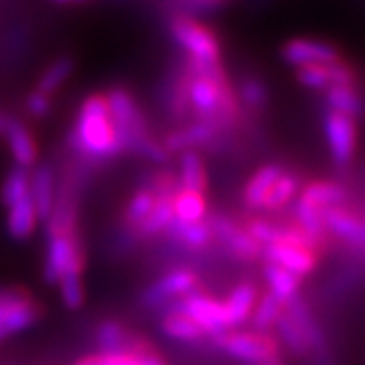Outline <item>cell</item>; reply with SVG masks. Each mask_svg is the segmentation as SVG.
Returning <instances> with one entry per match:
<instances>
[{
    "instance_id": "cell-3",
    "label": "cell",
    "mask_w": 365,
    "mask_h": 365,
    "mask_svg": "<svg viewBox=\"0 0 365 365\" xmlns=\"http://www.w3.org/2000/svg\"><path fill=\"white\" fill-rule=\"evenodd\" d=\"M41 317V307L23 288L0 290V341L33 327Z\"/></svg>"
},
{
    "instance_id": "cell-4",
    "label": "cell",
    "mask_w": 365,
    "mask_h": 365,
    "mask_svg": "<svg viewBox=\"0 0 365 365\" xmlns=\"http://www.w3.org/2000/svg\"><path fill=\"white\" fill-rule=\"evenodd\" d=\"M173 39L182 51L189 55V61L199 63H220V43L215 35L189 16H177L170 23Z\"/></svg>"
},
{
    "instance_id": "cell-2",
    "label": "cell",
    "mask_w": 365,
    "mask_h": 365,
    "mask_svg": "<svg viewBox=\"0 0 365 365\" xmlns=\"http://www.w3.org/2000/svg\"><path fill=\"white\" fill-rule=\"evenodd\" d=\"M106 104H108V112L112 118L122 153L124 150L134 153L138 148V144L144 143L146 138H150L146 132L143 114H140L138 106L128 91L122 90V88L112 90L106 96Z\"/></svg>"
},
{
    "instance_id": "cell-37",
    "label": "cell",
    "mask_w": 365,
    "mask_h": 365,
    "mask_svg": "<svg viewBox=\"0 0 365 365\" xmlns=\"http://www.w3.org/2000/svg\"><path fill=\"white\" fill-rule=\"evenodd\" d=\"M297 78L311 90H329L333 86L331 66H309L297 69Z\"/></svg>"
},
{
    "instance_id": "cell-22",
    "label": "cell",
    "mask_w": 365,
    "mask_h": 365,
    "mask_svg": "<svg viewBox=\"0 0 365 365\" xmlns=\"http://www.w3.org/2000/svg\"><path fill=\"white\" fill-rule=\"evenodd\" d=\"M173 203V222L177 223H199L205 220L207 205H205V197L201 193H191V191H175V195L170 199Z\"/></svg>"
},
{
    "instance_id": "cell-10",
    "label": "cell",
    "mask_w": 365,
    "mask_h": 365,
    "mask_svg": "<svg viewBox=\"0 0 365 365\" xmlns=\"http://www.w3.org/2000/svg\"><path fill=\"white\" fill-rule=\"evenodd\" d=\"M268 264H274L282 270H287L297 278L311 274L317 266V254L311 248L294 246V244H272L264 246L260 252Z\"/></svg>"
},
{
    "instance_id": "cell-13",
    "label": "cell",
    "mask_w": 365,
    "mask_h": 365,
    "mask_svg": "<svg viewBox=\"0 0 365 365\" xmlns=\"http://www.w3.org/2000/svg\"><path fill=\"white\" fill-rule=\"evenodd\" d=\"M321 220L325 232L335 235L343 244L355 250L364 248L365 230L359 215H355L345 207H331L321 211Z\"/></svg>"
},
{
    "instance_id": "cell-23",
    "label": "cell",
    "mask_w": 365,
    "mask_h": 365,
    "mask_svg": "<svg viewBox=\"0 0 365 365\" xmlns=\"http://www.w3.org/2000/svg\"><path fill=\"white\" fill-rule=\"evenodd\" d=\"M181 189L191 191V193H201L205 191V165L203 158L197 150H185L181 153Z\"/></svg>"
},
{
    "instance_id": "cell-25",
    "label": "cell",
    "mask_w": 365,
    "mask_h": 365,
    "mask_svg": "<svg viewBox=\"0 0 365 365\" xmlns=\"http://www.w3.org/2000/svg\"><path fill=\"white\" fill-rule=\"evenodd\" d=\"M264 278H266V282L270 287V294L282 300L284 304H287L288 300L294 299V297H299V278L287 272V270H282V268L266 262Z\"/></svg>"
},
{
    "instance_id": "cell-15",
    "label": "cell",
    "mask_w": 365,
    "mask_h": 365,
    "mask_svg": "<svg viewBox=\"0 0 365 365\" xmlns=\"http://www.w3.org/2000/svg\"><path fill=\"white\" fill-rule=\"evenodd\" d=\"M29 197L37 213V220L49 222L55 211V173L51 165H41L31 175L29 181Z\"/></svg>"
},
{
    "instance_id": "cell-27",
    "label": "cell",
    "mask_w": 365,
    "mask_h": 365,
    "mask_svg": "<svg viewBox=\"0 0 365 365\" xmlns=\"http://www.w3.org/2000/svg\"><path fill=\"white\" fill-rule=\"evenodd\" d=\"M160 329H163V333L167 337L175 341H182V343H193V341H199L203 337L201 329L191 319H187L181 313H175V311H169L165 314Z\"/></svg>"
},
{
    "instance_id": "cell-40",
    "label": "cell",
    "mask_w": 365,
    "mask_h": 365,
    "mask_svg": "<svg viewBox=\"0 0 365 365\" xmlns=\"http://www.w3.org/2000/svg\"><path fill=\"white\" fill-rule=\"evenodd\" d=\"M11 118H13V116H9V114L0 112V136H4V132H6V126H9Z\"/></svg>"
},
{
    "instance_id": "cell-12",
    "label": "cell",
    "mask_w": 365,
    "mask_h": 365,
    "mask_svg": "<svg viewBox=\"0 0 365 365\" xmlns=\"http://www.w3.org/2000/svg\"><path fill=\"white\" fill-rule=\"evenodd\" d=\"M211 235L220 237L223 244L230 248V252L234 254L237 260H256L260 256L262 246L256 244L252 237L248 235L246 230L237 227L230 217H223V215H213L207 222Z\"/></svg>"
},
{
    "instance_id": "cell-20",
    "label": "cell",
    "mask_w": 365,
    "mask_h": 365,
    "mask_svg": "<svg viewBox=\"0 0 365 365\" xmlns=\"http://www.w3.org/2000/svg\"><path fill=\"white\" fill-rule=\"evenodd\" d=\"M299 199H302L304 203L313 205L314 209L323 211V209L331 207H343L347 201V189L333 181H317L309 182Z\"/></svg>"
},
{
    "instance_id": "cell-33",
    "label": "cell",
    "mask_w": 365,
    "mask_h": 365,
    "mask_svg": "<svg viewBox=\"0 0 365 365\" xmlns=\"http://www.w3.org/2000/svg\"><path fill=\"white\" fill-rule=\"evenodd\" d=\"M76 365H165L158 359L155 353L146 351L140 355H104V353H98V355H90V357H83L79 359Z\"/></svg>"
},
{
    "instance_id": "cell-24",
    "label": "cell",
    "mask_w": 365,
    "mask_h": 365,
    "mask_svg": "<svg viewBox=\"0 0 365 365\" xmlns=\"http://www.w3.org/2000/svg\"><path fill=\"white\" fill-rule=\"evenodd\" d=\"M329 112L355 120L361 116V100L355 91V86H333L327 90Z\"/></svg>"
},
{
    "instance_id": "cell-17",
    "label": "cell",
    "mask_w": 365,
    "mask_h": 365,
    "mask_svg": "<svg viewBox=\"0 0 365 365\" xmlns=\"http://www.w3.org/2000/svg\"><path fill=\"white\" fill-rule=\"evenodd\" d=\"M220 130L217 124L207 122V120H199L195 124L181 128V130L173 132L167 136L165 150L167 153H185V150H193L195 146L211 143L215 138V134Z\"/></svg>"
},
{
    "instance_id": "cell-7",
    "label": "cell",
    "mask_w": 365,
    "mask_h": 365,
    "mask_svg": "<svg viewBox=\"0 0 365 365\" xmlns=\"http://www.w3.org/2000/svg\"><path fill=\"white\" fill-rule=\"evenodd\" d=\"M81 250L73 237V232H49L47 258L43 276L49 284H55L61 276L71 270H81Z\"/></svg>"
},
{
    "instance_id": "cell-35",
    "label": "cell",
    "mask_w": 365,
    "mask_h": 365,
    "mask_svg": "<svg viewBox=\"0 0 365 365\" xmlns=\"http://www.w3.org/2000/svg\"><path fill=\"white\" fill-rule=\"evenodd\" d=\"M276 329H278V333H280V339L284 341V345H287L290 351L294 353V355H307V353L311 351L309 349V343H307V337H304V333L300 331V327L290 319L287 314V311L282 313V317L276 321Z\"/></svg>"
},
{
    "instance_id": "cell-1",
    "label": "cell",
    "mask_w": 365,
    "mask_h": 365,
    "mask_svg": "<svg viewBox=\"0 0 365 365\" xmlns=\"http://www.w3.org/2000/svg\"><path fill=\"white\" fill-rule=\"evenodd\" d=\"M71 146L76 153L91 160H108L122 155L116 130L108 112L106 96L96 93L81 104L78 122L71 132Z\"/></svg>"
},
{
    "instance_id": "cell-26",
    "label": "cell",
    "mask_w": 365,
    "mask_h": 365,
    "mask_svg": "<svg viewBox=\"0 0 365 365\" xmlns=\"http://www.w3.org/2000/svg\"><path fill=\"white\" fill-rule=\"evenodd\" d=\"M169 235H173V240H177L181 246L191 250H201L209 246L211 242V230L205 222L199 223H177L173 222L169 225Z\"/></svg>"
},
{
    "instance_id": "cell-28",
    "label": "cell",
    "mask_w": 365,
    "mask_h": 365,
    "mask_svg": "<svg viewBox=\"0 0 365 365\" xmlns=\"http://www.w3.org/2000/svg\"><path fill=\"white\" fill-rule=\"evenodd\" d=\"M29 181H31V175L29 170L21 169V167H13V169L6 173L2 187H0V201L4 207H11L16 201L25 199L29 195Z\"/></svg>"
},
{
    "instance_id": "cell-41",
    "label": "cell",
    "mask_w": 365,
    "mask_h": 365,
    "mask_svg": "<svg viewBox=\"0 0 365 365\" xmlns=\"http://www.w3.org/2000/svg\"><path fill=\"white\" fill-rule=\"evenodd\" d=\"M61 2H66V0H61Z\"/></svg>"
},
{
    "instance_id": "cell-32",
    "label": "cell",
    "mask_w": 365,
    "mask_h": 365,
    "mask_svg": "<svg viewBox=\"0 0 365 365\" xmlns=\"http://www.w3.org/2000/svg\"><path fill=\"white\" fill-rule=\"evenodd\" d=\"M71 73H73V61L69 57H61V59L53 61L51 66L43 71L39 83H37V91L51 96L53 91H57L66 83Z\"/></svg>"
},
{
    "instance_id": "cell-14",
    "label": "cell",
    "mask_w": 365,
    "mask_h": 365,
    "mask_svg": "<svg viewBox=\"0 0 365 365\" xmlns=\"http://www.w3.org/2000/svg\"><path fill=\"white\" fill-rule=\"evenodd\" d=\"M96 341H98L100 353H104V355H124V353L140 355V353L148 351L140 341L130 337V333L118 321H104L98 327Z\"/></svg>"
},
{
    "instance_id": "cell-9",
    "label": "cell",
    "mask_w": 365,
    "mask_h": 365,
    "mask_svg": "<svg viewBox=\"0 0 365 365\" xmlns=\"http://www.w3.org/2000/svg\"><path fill=\"white\" fill-rule=\"evenodd\" d=\"M195 284L197 278L191 270H182V268L181 270H173V272L165 274L155 284L146 288L140 300L148 309H160V307H167L175 299H181L185 294L193 292Z\"/></svg>"
},
{
    "instance_id": "cell-11",
    "label": "cell",
    "mask_w": 365,
    "mask_h": 365,
    "mask_svg": "<svg viewBox=\"0 0 365 365\" xmlns=\"http://www.w3.org/2000/svg\"><path fill=\"white\" fill-rule=\"evenodd\" d=\"M284 61L299 67L309 66H333L339 61V53L333 45L313 39H292L282 47Z\"/></svg>"
},
{
    "instance_id": "cell-30",
    "label": "cell",
    "mask_w": 365,
    "mask_h": 365,
    "mask_svg": "<svg viewBox=\"0 0 365 365\" xmlns=\"http://www.w3.org/2000/svg\"><path fill=\"white\" fill-rule=\"evenodd\" d=\"M155 203H157V195H155V191L150 189V187H144V189H138L132 199L128 201V205H126V213H124V222L128 227L132 230H138L140 227V223L148 217V213L153 211L155 207Z\"/></svg>"
},
{
    "instance_id": "cell-6",
    "label": "cell",
    "mask_w": 365,
    "mask_h": 365,
    "mask_svg": "<svg viewBox=\"0 0 365 365\" xmlns=\"http://www.w3.org/2000/svg\"><path fill=\"white\" fill-rule=\"evenodd\" d=\"M170 311L185 314L187 319H191L201 333L211 335V337H222L223 333H227V323H225V314L220 300L211 299L207 294L201 292H189L181 299L170 302Z\"/></svg>"
},
{
    "instance_id": "cell-19",
    "label": "cell",
    "mask_w": 365,
    "mask_h": 365,
    "mask_svg": "<svg viewBox=\"0 0 365 365\" xmlns=\"http://www.w3.org/2000/svg\"><path fill=\"white\" fill-rule=\"evenodd\" d=\"M284 175V170L280 165H266L258 169L250 181L246 182V189H244V203L250 209H264L266 203V197L270 193V189L274 187V182L278 181L280 177Z\"/></svg>"
},
{
    "instance_id": "cell-29",
    "label": "cell",
    "mask_w": 365,
    "mask_h": 365,
    "mask_svg": "<svg viewBox=\"0 0 365 365\" xmlns=\"http://www.w3.org/2000/svg\"><path fill=\"white\" fill-rule=\"evenodd\" d=\"M284 302L280 299H276L274 294H264L258 302H256V307H254V311H252V325L254 329L262 333V331H266V329H270V327L276 325V321L282 317L284 313Z\"/></svg>"
},
{
    "instance_id": "cell-36",
    "label": "cell",
    "mask_w": 365,
    "mask_h": 365,
    "mask_svg": "<svg viewBox=\"0 0 365 365\" xmlns=\"http://www.w3.org/2000/svg\"><path fill=\"white\" fill-rule=\"evenodd\" d=\"M59 290H61V299L69 311H78L83 304V284H81V270H71L66 272L59 280Z\"/></svg>"
},
{
    "instance_id": "cell-39",
    "label": "cell",
    "mask_w": 365,
    "mask_h": 365,
    "mask_svg": "<svg viewBox=\"0 0 365 365\" xmlns=\"http://www.w3.org/2000/svg\"><path fill=\"white\" fill-rule=\"evenodd\" d=\"M26 110H29V114L35 118H45L49 112H51V100H49V96H45V93H41V91H33V93H29V98H26Z\"/></svg>"
},
{
    "instance_id": "cell-18",
    "label": "cell",
    "mask_w": 365,
    "mask_h": 365,
    "mask_svg": "<svg viewBox=\"0 0 365 365\" xmlns=\"http://www.w3.org/2000/svg\"><path fill=\"white\" fill-rule=\"evenodd\" d=\"M258 302V290L252 282H242L230 292V297L223 300V314H225V323L227 327H235L246 323L252 311Z\"/></svg>"
},
{
    "instance_id": "cell-5",
    "label": "cell",
    "mask_w": 365,
    "mask_h": 365,
    "mask_svg": "<svg viewBox=\"0 0 365 365\" xmlns=\"http://www.w3.org/2000/svg\"><path fill=\"white\" fill-rule=\"evenodd\" d=\"M217 345L237 361L252 365H278V345L264 333H223Z\"/></svg>"
},
{
    "instance_id": "cell-21",
    "label": "cell",
    "mask_w": 365,
    "mask_h": 365,
    "mask_svg": "<svg viewBox=\"0 0 365 365\" xmlns=\"http://www.w3.org/2000/svg\"><path fill=\"white\" fill-rule=\"evenodd\" d=\"M9 213H6V232L13 240H26L29 235L35 232L37 225V213L33 207L31 197L26 195L25 199L16 201L14 205H11Z\"/></svg>"
},
{
    "instance_id": "cell-38",
    "label": "cell",
    "mask_w": 365,
    "mask_h": 365,
    "mask_svg": "<svg viewBox=\"0 0 365 365\" xmlns=\"http://www.w3.org/2000/svg\"><path fill=\"white\" fill-rule=\"evenodd\" d=\"M240 96L250 108H262L266 104V98H268L264 83L256 78H246L240 83Z\"/></svg>"
},
{
    "instance_id": "cell-8",
    "label": "cell",
    "mask_w": 365,
    "mask_h": 365,
    "mask_svg": "<svg viewBox=\"0 0 365 365\" xmlns=\"http://www.w3.org/2000/svg\"><path fill=\"white\" fill-rule=\"evenodd\" d=\"M325 136L333 160L339 167H347L357 148V126L355 120L335 112L325 114Z\"/></svg>"
},
{
    "instance_id": "cell-16",
    "label": "cell",
    "mask_w": 365,
    "mask_h": 365,
    "mask_svg": "<svg viewBox=\"0 0 365 365\" xmlns=\"http://www.w3.org/2000/svg\"><path fill=\"white\" fill-rule=\"evenodd\" d=\"M4 138L11 148V155H13L16 167L26 170L37 163V144L33 140V134L19 118H11L6 132H4Z\"/></svg>"
},
{
    "instance_id": "cell-34",
    "label": "cell",
    "mask_w": 365,
    "mask_h": 365,
    "mask_svg": "<svg viewBox=\"0 0 365 365\" xmlns=\"http://www.w3.org/2000/svg\"><path fill=\"white\" fill-rule=\"evenodd\" d=\"M299 191V179L294 175H288L284 173L278 181L274 182V187L270 189V193L266 197V203H264V209L268 211H278L284 205L290 203V199L297 195Z\"/></svg>"
},
{
    "instance_id": "cell-31",
    "label": "cell",
    "mask_w": 365,
    "mask_h": 365,
    "mask_svg": "<svg viewBox=\"0 0 365 365\" xmlns=\"http://www.w3.org/2000/svg\"><path fill=\"white\" fill-rule=\"evenodd\" d=\"M173 197H157V203L153 211L148 213V217L140 223V227L136 230L140 235H157L165 230H169V225L173 223Z\"/></svg>"
}]
</instances>
